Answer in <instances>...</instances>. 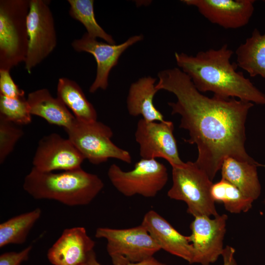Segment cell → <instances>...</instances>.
<instances>
[{
	"instance_id": "obj_1",
	"label": "cell",
	"mask_w": 265,
	"mask_h": 265,
	"mask_svg": "<svg viewBox=\"0 0 265 265\" xmlns=\"http://www.w3.org/2000/svg\"><path fill=\"white\" fill-rule=\"evenodd\" d=\"M158 77L157 89L176 96V102L168 104L171 114L181 116L180 128L187 130L189 135L184 140L196 145L198 155L195 162L211 181L227 157L262 164L249 156L244 146L245 123L253 103L204 95L179 68L161 71Z\"/></svg>"
},
{
	"instance_id": "obj_2",
	"label": "cell",
	"mask_w": 265,
	"mask_h": 265,
	"mask_svg": "<svg viewBox=\"0 0 265 265\" xmlns=\"http://www.w3.org/2000/svg\"><path fill=\"white\" fill-rule=\"evenodd\" d=\"M227 44L221 48L199 52L195 55L175 52L176 63L191 79L200 92L212 91L223 98H238L257 105H265V94L237 71L231 63L233 54Z\"/></svg>"
},
{
	"instance_id": "obj_3",
	"label": "cell",
	"mask_w": 265,
	"mask_h": 265,
	"mask_svg": "<svg viewBox=\"0 0 265 265\" xmlns=\"http://www.w3.org/2000/svg\"><path fill=\"white\" fill-rule=\"evenodd\" d=\"M103 187L97 175L81 167L57 173L32 167L23 183L24 189L33 198L55 200L69 206L89 204Z\"/></svg>"
},
{
	"instance_id": "obj_4",
	"label": "cell",
	"mask_w": 265,
	"mask_h": 265,
	"mask_svg": "<svg viewBox=\"0 0 265 265\" xmlns=\"http://www.w3.org/2000/svg\"><path fill=\"white\" fill-rule=\"evenodd\" d=\"M29 0H0V70L25 62L28 46Z\"/></svg>"
},
{
	"instance_id": "obj_5",
	"label": "cell",
	"mask_w": 265,
	"mask_h": 265,
	"mask_svg": "<svg viewBox=\"0 0 265 265\" xmlns=\"http://www.w3.org/2000/svg\"><path fill=\"white\" fill-rule=\"evenodd\" d=\"M172 186L167 192L171 199L187 205V212L194 217L218 214L211 195L213 184L195 162L187 161L172 167Z\"/></svg>"
},
{
	"instance_id": "obj_6",
	"label": "cell",
	"mask_w": 265,
	"mask_h": 265,
	"mask_svg": "<svg viewBox=\"0 0 265 265\" xmlns=\"http://www.w3.org/2000/svg\"><path fill=\"white\" fill-rule=\"evenodd\" d=\"M65 131L68 139L83 156L93 164L115 159L128 164L132 162L129 151L116 145L112 141L113 133L107 125L97 120L82 122L76 120Z\"/></svg>"
},
{
	"instance_id": "obj_7",
	"label": "cell",
	"mask_w": 265,
	"mask_h": 265,
	"mask_svg": "<svg viewBox=\"0 0 265 265\" xmlns=\"http://www.w3.org/2000/svg\"><path fill=\"white\" fill-rule=\"evenodd\" d=\"M95 237L106 240V250L113 265L139 263L153 257L161 250L141 224L121 229L100 227Z\"/></svg>"
},
{
	"instance_id": "obj_8",
	"label": "cell",
	"mask_w": 265,
	"mask_h": 265,
	"mask_svg": "<svg viewBox=\"0 0 265 265\" xmlns=\"http://www.w3.org/2000/svg\"><path fill=\"white\" fill-rule=\"evenodd\" d=\"M107 176L114 187L127 197L137 194L155 197L168 180L166 166L156 159H141L128 171L112 164L108 169Z\"/></svg>"
},
{
	"instance_id": "obj_9",
	"label": "cell",
	"mask_w": 265,
	"mask_h": 265,
	"mask_svg": "<svg viewBox=\"0 0 265 265\" xmlns=\"http://www.w3.org/2000/svg\"><path fill=\"white\" fill-rule=\"evenodd\" d=\"M49 3L44 0H29L27 17L28 46L24 62L28 73L53 51L57 44L54 19Z\"/></svg>"
},
{
	"instance_id": "obj_10",
	"label": "cell",
	"mask_w": 265,
	"mask_h": 265,
	"mask_svg": "<svg viewBox=\"0 0 265 265\" xmlns=\"http://www.w3.org/2000/svg\"><path fill=\"white\" fill-rule=\"evenodd\" d=\"M174 125L170 121L149 122L140 119L137 122L134 137L141 159L162 158L172 167L184 163L180 158Z\"/></svg>"
},
{
	"instance_id": "obj_11",
	"label": "cell",
	"mask_w": 265,
	"mask_h": 265,
	"mask_svg": "<svg viewBox=\"0 0 265 265\" xmlns=\"http://www.w3.org/2000/svg\"><path fill=\"white\" fill-rule=\"evenodd\" d=\"M227 219L226 214H218L213 218L205 215L194 217L189 236L194 250L192 264L210 265L221 256Z\"/></svg>"
},
{
	"instance_id": "obj_12",
	"label": "cell",
	"mask_w": 265,
	"mask_h": 265,
	"mask_svg": "<svg viewBox=\"0 0 265 265\" xmlns=\"http://www.w3.org/2000/svg\"><path fill=\"white\" fill-rule=\"evenodd\" d=\"M143 39V35H135L121 44L113 45L99 41L86 32L80 39L72 42L71 46L74 50L90 53L96 60V75L89 87L90 93H94L99 89L106 90L107 88L110 72L117 65L121 55L129 47Z\"/></svg>"
},
{
	"instance_id": "obj_13",
	"label": "cell",
	"mask_w": 265,
	"mask_h": 265,
	"mask_svg": "<svg viewBox=\"0 0 265 265\" xmlns=\"http://www.w3.org/2000/svg\"><path fill=\"white\" fill-rule=\"evenodd\" d=\"M84 159L68 138L52 133L39 140L32 164L33 168L41 172L63 171L81 168Z\"/></svg>"
},
{
	"instance_id": "obj_14",
	"label": "cell",
	"mask_w": 265,
	"mask_h": 265,
	"mask_svg": "<svg viewBox=\"0 0 265 265\" xmlns=\"http://www.w3.org/2000/svg\"><path fill=\"white\" fill-rule=\"evenodd\" d=\"M196 7L211 23L226 29H237L246 25L254 10V0H183Z\"/></svg>"
},
{
	"instance_id": "obj_15",
	"label": "cell",
	"mask_w": 265,
	"mask_h": 265,
	"mask_svg": "<svg viewBox=\"0 0 265 265\" xmlns=\"http://www.w3.org/2000/svg\"><path fill=\"white\" fill-rule=\"evenodd\" d=\"M95 244L85 228H67L49 249L48 259L53 265H84Z\"/></svg>"
},
{
	"instance_id": "obj_16",
	"label": "cell",
	"mask_w": 265,
	"mask_h": 265,
	"mask_svg": "<svg viewBox=\"0 0 265 265\" xmlns=\"http://www.w3.org/2000/svg\"><path fill=\"white\" fill-rule=\"evenodd\" d=\"M141 225L161 249L192 264L194 250L189 236L180 233L165 218L153 210L145 214Z\"/></svg>"
},
{
	"instance_id": "obj_17",
	"label": "cell",
	"mask_w": 265,
	"mask_h": 265,
	"mask_svg": "<svg viewBox=\"0 0 265 265\" xmlns=\"http://www.w3.org/2000/svg\"><path fill=\"white\" fill-rule=\"evenodd\" d=\"M156 79L143 77L130 85L127 98V108L132 116H141L149 122L164 121V116L156 107L153 103L156 88Z\"/></svg>"
},
{
	"instance_id": "obj_18",
	"label": "cell",
	"mask_w": 265,
	"mask_h": 265,
	"mask_svg": "<svg viewBox=\"0 0 265 265\" xmlns=\"http://www.w3.org/2000/svg\"><path fill=\"white\" fill-rule=\"evenodd\" d=\"M26 99L31 114L44 119L50 124L66 130L76 120L67 106L58 98L53 97L46 88L29 93Z\"/></svg>"
},
{
	"instance_id": "obj_19",
	"label": "cell",
	"mask_w": 265,
	"mask_h": 265,
	"mask_svg": "<svg viewBox=\"0 0 265 265\" xmlns=\"http://www.w3.org/2000/svg\"><path fill=\"white\" fill-rule=\"evenodd\" d=\"M259 166L265 165L227 157L224 159L221 167L222 178L234 185L254 202L260 196L261 191L257 172Z\"/></svg>"
},
{
	"instance_id": "obj_20",
	"label": "cell",
	"mask_w": 265,
	"mask_h": 265,
	"mask_svg": "<svg viewBox=\"0 0 265 265\" xmlns=\"http://www.w3.org/2000/svg\"><path fill=\"white\" fill-rule=\"evenodd\" d=\"M237 65L251 77L260 76L265 79V32L257 28L236 51Z\"/></svg>"
},
{
	"instance_id": "obj_21",
	"label": "cell",
	"mask_w": 265,
	"mask_h": 265,
	"mask_svg": "<svg viewBox=\"0 0 265 265\" xmlns=\"http://www.w3.org/2000/svg\"><path fill=\"white\" fill-rule=\"evenodd\" d=\"M56 94L57 98L71 110L77 120L82 122L97 120L95 107L76 81L67 78H59Z\"/></svg>"
},
{
	"instance_id": "obj_22",
	"label": "cell",
	"mask_w": 265,
	"mask_h": 265,
	"mask_svg": "<svg viewBox=\"0 0 265 265\" xmlns=\"http://www.w3.org/2000/svg\"><path fill=\"white\" fill-rule=\"evenodd\" d=\"M41 210H34L13 217L0 224V247L10 244L24 243L34 225L41 215Z\"/></svg>"
},
{
	"instance_id": "obj_23",
	"label": "cell",
	"mask_w": 265,
	"mask_h": 265,
	"mask_svg": "<svg viewBox=\"0 0 265 265\" xmlns=\"http://www.w3.org/2000/svg\"><path fill=\"white\" fill-rule=\"evenodd\" d=\"M211 195L215 202L222 203L225 209L232 213L247 212L252 207L253 201L234 185L222 178L212 184Z\"/></svg>"
},
{
	"instance_id": "obj_24",
	"label": "cell",
	"mask_w": 265,
	"mask_h": 265,
	"mask_svg": "<svg viewBox=\"0 0 265 265\" xmlns=\"http://www.w3.org/2000/svg\"><path fill=\"white\" fill-rule=\"evenodd\" d=\"M68 2L70 5V16L84 26L89 36L96 39L100 38L110 44H115L112 36L106 33L97 23L95 17L93 0H68Z\"/></svg>"
},
{
	"instance_id": "obj_25",
	"label": "cell",
	"mask_w": 265,
	"mask_h": 265,
	"mask_svg": "<svg viewBox=\"0 0 265 265\" xmlns=\"http://www.w3.org/2000/svg\"><path fill=\"white\" fill-rule=\"evenodd\" d=\"M27 99L25 96L11 98L0 95V117L16 125H27L31 122Z\"/></svg>"
},
{
	"instance_id": "obj_26",
	"label": "cell",
	"mask_w": 265,
	"mask_h": 265,
	"mask_svg": "<svg viewBox=\"0 0 265 265\" xmlns=\"http://www.w3.org/2000/svg\"><path fill=\"white\" fill-rule=\"evenodd\" d=\"M24 133L14 124L0 117V163L2 164L13 151Z\"/></svg>"
},
{
	"instance_id": "obj_27",
	"label": "cell",
	"mask_w": 265,
	"mask_h": 265,
	"mask_svg": "<svg viewBox=\"0 0 265 265\" xmlns=\"http://www.w3.org/2000/svg\"><path fill=\"white\" fill-rule=\"evenodd\" d=\"M0 95L11 98L25 96V92L15 83L10 71L0 70Z\"/></svg>"
},
{
	"instance_id": "obj_28",
	"label": "cell",
	"mask_w": 265,
	"mask_h": 265,
	"mask_svg": "<svg viewBox=\"0 0 265 265\" xmlns=\"http://www.w3.org/2000/svg\"><path fill=\"white\" fill-rule=\"evenodd\" d=\"M32 246L29 245L20 252H7L0 255V265H20L27 261Z\"/></svg>"
},
{
	"instance_id": "obj_29",
	"label": "cell",
	"mask_w": 265,
	"mask_h": 265,
	"mask_svg": "<svg viewBox=\"0 0 265 265\" xmlns=\"http://www.w3.org/2000/svg\"><path fill=\"white\" fill-rule=\"evenodd\" d=\"M84 265H102L97 260L96 254L93 250L90 254ZM128 265H167L159 262L154 257L144 261Z\"/></svg>"
},
{
	"instance_id": "obj_30",
	"label": "cell",
	"mask_w": 265,
	"mask_h": 265,
	"mask_svg": "<svg viewBox=\"0 0 265 265\" xmlns=\"http://www.w3.org/2000/svg\"><path fill=\"white\" fill-rule=\"evenodd\" d=\"M235 250L230 246H226L221 256L223 258V265H238L235 258Z\"/></svg>"
},
{
	"instance_id": "obj_31",
	"label": "cell",
	"mask_w": 265,
	"mask_h": 265,
	"mask_svg": "<svg viewBox=\"0 0 265 265\" xmlns=\"http://www.w3.org/2000/svg\"><path fill=\"white\" fill-rule=\"evenodd\" d=\"M264 203H265V200H264Z\"/></svg>"
}]
</instances>
